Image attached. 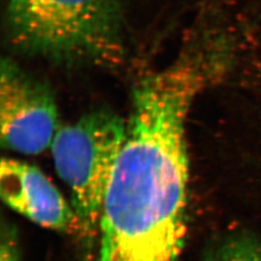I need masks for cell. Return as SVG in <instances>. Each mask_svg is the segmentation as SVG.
<instances>
[{"instance_id":"8992f818","label":"cell","mask_w":261,"mask_h":261,"mask_svg":"<svg viewBox=\"0 0 261 261\" xmlns=\"http://www.w3.org/2000/svg\"><path fill=\"white\" fill-rule=\"evenodd\" d=\"M206 261H261V244L248 240L229 243Z\"/></svg>"},{"instance_id":"52a82bcc","label":"cell","mask_w":261,"mask_h":261,"mask_svg":"<svg viewBox=\"0 0 261 261\" xmlns=\"http://www.w3.org/2000/svg\"><path fill=\"white\" fill-rule=\"evenodd\" d=\"M0 261H20L17 231L12 224L6 223L1 225Z\"/></svg>"},{"instance_id":"7a4b0ae2","label":"cell","mask_w":261,"mask_h":261,"mask_svg":"<svg viewBox=\"0 0 261 261\" xmlns=\"http://www.w3.org/2000/svg\"><path fill=\"white\" fill-rule=\"evenodd\" d=\"M11 43L61 64L117 65L124 56L117 0H8Z\"/></svg>"},{"instance_id":"5b68a950","label":"cell","mask_w":261,"mask_h":261,"mask_svg":"<svg viewBox=\"0 0 261 261\" xmlns=\"http://www.w3.org/2000/svg\"><path fill=\"white\" fill-rule=\"evenodd\" d=\"M0 195L11 209L34 224L59 232H81L73 206L35 166L17 159H2Z\"/></svg>"},{"instance_id":"277c9868","label":"cell","mask_w":261,"mask_h":261,"mask_svg":"<svg viewBox=\"0 0 261 261\" xmlns=\"http://www.w3.org/2000/svg\"><path fill=\"white\" fill-rule=\"evenodd\" d=\"M57 124V107L50 90L16 63L3 60L0 79L2 147L25 155L41 154L50 147Z\"/></svg>"},{"instance_id":"3957f363","label":"cell","mask_w":261,"mask_h":261,"mask_svg":"<svg viewBox=\"0 0 261 261\" xmlns=\"http://www.w3.org/2000/svg\"><path fill=\"white\" fill-rule=\"evenodd\" d=\"M126 133L127 122L102 110L58 128L51 142L56 172L71 193L84 236L99 232L103 200Z\"/></svg>"},{"instance_id":"6da1fadb","label":"cell","mask_w":261,"mask_h":261,"mask_svg":"<svg viewBox=\"0 0 261 261\" xmlns=\"http://www.w3.org/2000/svg\"><path fill=\"white\" fill-rule=\"evenodd\" d=\"M213 50L192 47L137 84L107 190L98 261H179L187 233L188 113L214 77Z\"/></svg>"}]
</instances>
